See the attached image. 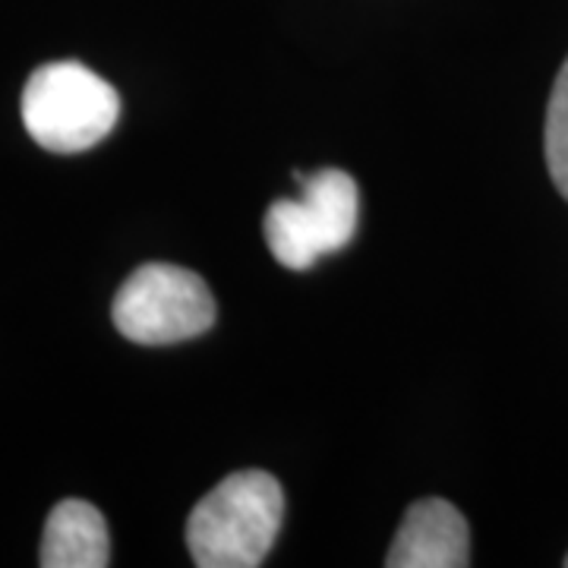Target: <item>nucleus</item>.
I'll use <instances>...</instances> for the list:
<instances>
[{
	"label": "nucleus",
	"mask_w": 568,
	"mask_h": 568,
	"mask_svg": "<svg viewBox=\"0 0 568 568\" xmlns=\"http://www.w3.org/2000/svg\"><path fill=\"white\" fill-rule=\"evenodd\" d=\"M470 530L465 515L446 499H420L407 508L388 547V568H465Z\"/></svg>",
	"instance_id": "5"
},
{
	"label": "nucleus",
	"mask_w": 568,
	"mask_h": 568,
	"mask_svg": "<svg viewBox=\"0 0 568 568\" xmlns=\"http://www.w3.org/2000/svg\"><path fill=\"white\" fill-rule=\"evenodd\" d=\"M566 566H568V556H566Z\"/></svg>",
	"instance_id": "8"
},
{
	"label": "nucleus",
	"mask_w": 568,
	"mask_h": 568,
	"mask_svg": "<svg viewBox=\"0 0 568 568\" xmlns=\"http://www.w3.org/2000/svg\"><path fill=\"white\" fill-rule=\"evenodd\" d=\"M547 164L549 178L568 203V58L556 77L547 108Z\"/></svg>",
	"instance_id": "7"
},
{
	"label": "nucleus",
	"mask_w": 568,
	"mask_h": 568,
	"mask_svg": "<svg viewBox=\"0 0 568 568\" xmlns=\"http://www.w3.org/2000/svg\"><path fill=\"white\" fill-rule=\"evenodd\" d=\"M284 521L282 484L268 470L227 474L186 518V549L200 568H256Z\"/></svg>",
	"instance_id": "1"
},
{
	"label": "nucleus",
	"mask_w": 568,
	"mask_h": 568,
	"mask_svg": "<svg viewBox=\"0 0 568 568\" xmlns=\"http://www.w3.org/2000/svg\"><path fill=\"white\" fill-rule=\"evenodd\" d=\"M22 123L41 149L58 155L89 152L121 121V95L95 70L77 61L39 67L22 85Z\"/></svg>",
	"instance_id": "2"
},
{
	"label": "nucleus",
	"mask_w": 568,
	"mask_h": 568,
	"mask_svg": "<svg viewBox=\"0 0 568 568\" xmlns=\"http://www.w3.org/2000/svg\"><path fill=\"white\" fill-rule=\"evenodd\" d=\"M44 568H104L111 562V540L104 515L85 499H63L51 508L41 556Z\"/></svg>",
	"instance_id": "6"
},
{
	"label": "nucleus",
	"mask_w": 568,
	"mask_h": 568,
	"mask_svg": "<svg viewBox=\"0 0 568 568\" xmlns=\"http://www.w3.org/2000/svg\"><path fill=\"white\" fill-rule=\"evenodd\" d=\"M111 320L133 345H181L215 325V297L183 265L145 263L114 294Z\"/></svg>",
	"instance_id": "4"
},
{
	"label": "nucleus",
	"mask_w": 568,
	"mask_h": 568,
	"mask_svg": "<svg viewBox=\"0 0 568 568\" xmlns=\"http://www.w3.org/2000/svg\"><path fill=\"white\" fill-rule=\"evenodd\" d=\"M301 200H278L265 212V244L278 265L291 272H306L328 253L345 250L361 222V190L357 181L323 168L313 174H297Z\"/></svg>",
	"instance_id": "3"
}]
</instances>
